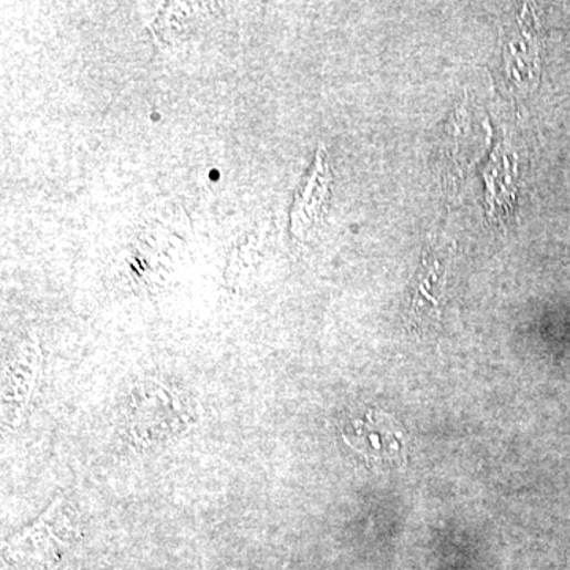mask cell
I'll use <instances>...</instances> for the list:
<instances>
[{"label":"cell","mask_w":570,"mask_h":570,"mask_svg":"<svg viewBox=\"0 0 570 570\" xmlns=\"http://www.w3.org/2000/svg\"><path fill=\"white\" fill-rule=\"evenodd\" d=\"M425 276L415 292L412 303V318L417 322L434 318L439 319V298L443 293L444 271L441 262L425 263Z\"/></svg>","instance_id":"obj_3"},{"label":"cell","mask_w":570,"mask_h":570,"mask_svg":"<svg viewBox=\"0 0 570 570\" xmlns=\"http://www.w3.org/2000/svg\"><path fill=\"white\" fill-rule=\"evenodd\" d=\"M342 434L345 443L376 465L398 462L403 455V433L382 412L367 411L365 417L349 422Z\"/></svg>","instance_id":"obj_1"},{"label":"cell","mask_w":570,"mask_h":570,"mask_svg":"<svg viewBox=\"0 0 570 570\" xmlns=\"http://www.w3.org/2000/svg\"><path fill=\"white\" fill-rule=\"evenodd\" d=\"M167 387H137L132 403V434L151 443L157 437L173 436L187 423L186 414H160L178 401Z\"/></svg>","instance_id":"obj_2"}]
</instances>
